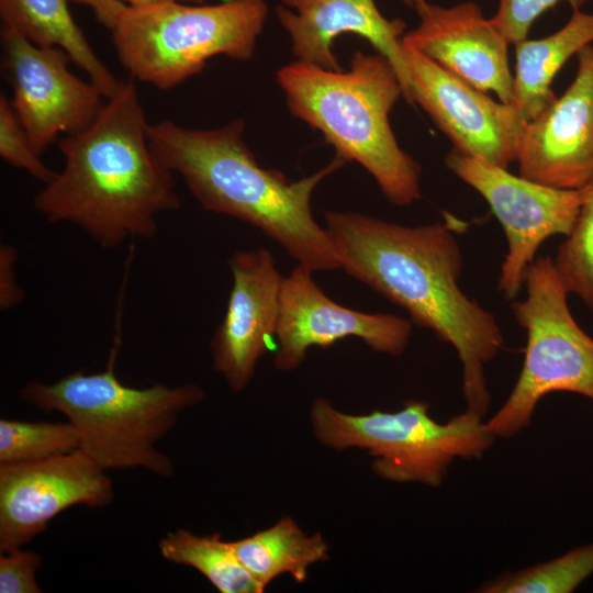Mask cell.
Returning <instances> with one entry per match:
<instances>
[{
    "instance_id": "31",
    "label": "cell",
    "mask_w": 593,
    "mask_h": 593,
    "mask_svg": "<svg viewBox=\"0 0 593 593\" xmlns=\"http://www.w3.org/2000/svg\"><path fill=\"white\" fill-rule=\"evenodd\" d=\"M406 5L412 7L416 9L421 4H423L426 0H402Z\"/></svg>"
},
{
    "instance_id": "9",
    "label": "cell",
    "mask_w": 593,
    "mask_h": 593,
    "mask_svg": "<svg viewBox=\"0 0 593 593\" xmlns=\"http://www.w3.org/2000/svg\"><path fill=\"white\" fill-rule=\"evenodd\" d=\"M445 164L482 195L502 225L507 250L497 288L506 299H515L540 245L551 236L571 232L585 199V187L542 184L455 148L447 154Z\"/></svg>"
},
{
    "instance_id": "27",
    "label": "cell",
    "mask_w": 593,
    "mask_h": 593,
    "mask_svg": "<svg viewBox=\"0 0 593 593\" xmlns=\"http://www.w3.org/2000/svg\"><path fill=\"white\" fill-rule=\"evenodd\" d=\"M42 564L38 553L15 549L0 556V593H40L35 579Z\"/></svg>"
},
{
    "instance_id": "2",
    "label": "cell",
    "mask_w": 593,
    "mask_h": 593,
    "mask_svg": "<svg viewBox=\"0 0 593 593\" xmlns=\"http://www.w3.org/2000/svg\"><path fill=\"white\" fill-rule=\"evenodd\" d=\"M133 78L121 80L85 131L58 142L63 169L33 200L51 223H71L104 248L152 238L180 199L174 172L153 153Z\"/></svg>"
},
{
    "instance_id": "25",
    "label": "cell",
    "mask_w": 593,
    "mask_h": 593,
    "mask_svg": "<svg viewBox=\"0 0 593 593\" xmlns=\"http://www.w3.org/2000/svg\"><path fill=\"white\" fill-rule=\"evenodd\" d=\"M0 156L9 165L23 169L44 184L55 176L33 149L29 136L9 98L0 94Z\"/></svg>"
},
{
    "instance_id": "21",
    "label": "cell",
    "mask_w": 593,
    "mask_h": 593,
    "mask_svg": "<svg viewBox=\"0 0 593 593\" xmlns=\"http://www.w3.org/2000/svg\"><path fill=\"white\" fill-rule=\"evenodd\" d=\"M164 559L191 567L222 593L264 592L220 534L195 535L187 529L168 533L158 544Z\"/></svg>"
},
{
    "instance_id": "11",
    "label": "cell",
    "mask_w": 593,
    "mask_h": 593,
    "mask_svg": "<svg viewBox=\"0 0 593 593\" xmlns=\"http://www.w3.org/2000/svg\"><path fill=\"white\" fill-rule=\"evenodd\" d=\"M410 103H417L458 152L507 168L526 126L515 110L402 43Z\"/></svg>"
},
{
    "instance_id": "12",
    "label": "cell",
    "mask_w": 593,
    "mask_h": 593,
    "mask_svg": "<svg viewBox=\"0 0 593 593\" xmlns=\"http://www.w3.org/2000/svg\"><path fill=\"white\" fill-rule=\"evenodd\" d=\"M81 449L0 465V552L22 548L74 505L103 507L112 482Z\"/></svg>"
},
{
    "instance_id": "18",
    "label": "cell",
    "mask_w": 593,
    "mask_h": 593,
    "mask_svg": "<svg viewBox=\"0 0 593 593\" xmlns=\"http://www.w3.org/2000/svg\"><path fill=\"white\" fill-rule=\"evenodd\" d=\"M593 42V13L574 10L569 21L553 34L523 40L515 46V72L511 107L530 122L556 100L551 83L566 61Z\"/></svg>"
},
{
    "instance_id": "23",
    "label": "cell",
    "mask_w": 593,
    "mask_h": 593,
    "mask_svg": "<svg viewBox=\"0 0 593 593\" xmlns=\"http://www.w3.org/2000/svg\"><path fill=\"white\" fill-rule=\"evenodd\" d=\"M80 447V435L67 423L0 419V465L68 454Z\"/></svg>"
},
{
    "instance_id": "8",
    "label": "cell",
    "mask_w": 593,
    "mask_h": 593,
    "mask_svg": "<svg viewBox=\"0 0 593 593\" xmlns=\"http://www.w3.org/2000/svg\"><path fill=\"white\" fill-rule=\"evenodd\" d=\"M526 298L512 304L526 332L525 358L503 405L485 421L496 438H510L532 422L539 401L552 392H571L593 402V338L574 320L568 292L552 259L537 257L527 268Z\"/></svg>"
},
{
    "instance_id": "13",
    "label": "cell",
    "mask_w": 593,
    "mask_h": 593,
    "mask_svg": "<svg viewBox=\"0 0 593 593\" xmlns=\"http://www.w3.org/2000/svg\"><path fill=\"white\" fill-rule=\"evenodd\" d=\"M310 268L298 264L283 277L273 365L281 371L298 368L312 346L328 347L353 336L370 349L402 355L412 335V322L389 313H366L329 299Z\"/></svg>"
},
{
    "instance_id": "1",
    "label": "cell",
    "mask_w": 593,
    "mask_h": 593,
    "mask_svg": "<svg viewBox=\"0 0 593 593\" xmlns=\"http://www.w3.org/2000/svg\"><path fill=\"white\" fill-rule=\"evenodd\" d=\"M324 220L342 269L454 347L466 410L485 416L491 404L485 367L503 349L504 336L494 315L460 289L463 258L454 219L406 226L327 211Z\"/></svg>"
},
{
    "instance_id": "17",
    "label": "cell",
    "mask_w": 593,
    "mask_h": 593,
    "mask_svg": "<svg viewBox=\"0 0 593 593\" xmlns=\"http://www.w3.org/2000/svg\"><path fill=\"white\" fill-rule=\"evenodd\" d=\"M276 15L291 40L298 61L342 70L333 53L335 40L355 34L368 41L396 71L410 102V76L402 54L406 24L388 20L374 0H281Z\"/></svg>"
},
{
    "instance_id": "7",
    "label": "cell",
    "mask_w": 593,
    "mask_h": 593,
    "mask_svg": "<svg viewBox=\"0 0 593 593\" xmlns=\"http://www.w3.org/2000/svg\"><path fill=\"white\" fill-rule=\"evenodd\" d=\"M428 409L423 401L410 400L396 412L355 415L317 398L311 405L310 421L314 436L325 447L368 451L376 475L438 488L457 459L482 458L496 437L475 412L465 410L439 423Z\"/></svg>"
},
{
    "instance_id": "29",
    "label": "cell",
    "mask_w": 593,
    "mask_h": 593,
    "mask_svg": "<svg viewBox=\"0 0 593 593\" xmlns=\"http://www.w3.org/2000/svg\"><path fill=\"white\" fill-rule=\"evenodd\" d=\"M92 10L97 20L112 31L127 4L122 0H71Z\"/></svg>"
},
{
    "instance_id": "14",
    "label": "cell",
    "mask_w": 593,
    "mask_h": 593,
    "mask_svg": "<svg viewBox=\"0 0 593 593\" xmlns=\"http://www.w3.org/2000/svg\"><path fill=\"white\" fill-rule=\"evenodd\" d=\"M577 59L568 89L526 123L515 158L522 177L561 189L593 180V46H584Z\"/></svg>"
},
{
    "instance_id": "22",
    "label": "cell",
    "mask_w": 593,
    "mask_h": 593,
    "mask_svg": "<svg viewBox=\"0 0 593 593\" xmlns=\"http://www.w3.org/2000/svg\"><path fill=\"white\" fill-rule=\"evenodd\" d=\"M593 574V542L551 560L503 572L478 588L480 593H572Z\"/></svg>"
},
{
    "instance_id": "26",
    "label": "cell",
    "mask_w": 593,
    "mask_h": 593,
    "mask_svg": "<svg viewBox=\"0 0 593 593\" xmlns=\"http://www.w3.org/2000/svg\"><path fill=\"white\" fill-rule=\"evenodd\" d=\"M568 2L572 10H581L589 0H499L497 10L491 19L510 44L527 38L533 23L559 2Z\"/></svg>"
},
{
    "instance_id": "3",
    "label": "cell",
    "mask_w": 593,
    "mask_h": 593,
    "mask_svg": "<svg viewBox=\"0 0 593 593\" xmlns=\"http://www.w3.org/2000/svg\"><path fill=\"white\" fill-rule=\"evenodd\" d=\"M244 131L243 119L210 130L166 120L149 124L147 137L158 160L182 178L204 210L255 226L312 271L339 269L329 235L313 216L311 199L315 188L348 161L335 155L322 169L291 181L258 164Z\"/></svg>"
},
{
    "instance_id": "6",
    "label": "cell",
    "mask_w": 593,
    "mask_h": 593,
    "mask_svg": "<svg viewBox=\"0 0 593 593\" xmlns=\"http://www.w3.org/2000/svg\"><path fill=\"white\" fill-rule=\"evenodd\" d=\"M267 15L265 0L127 5L111 31L112 42L131 78L169 90L213 57L250 59Z\"/></svg>"
},
{
    "instance_id": "4",
    "label": "cell",
    "mask_w": 593,
    "mask_h": 593,
    "mask_svg": "<svg viewBox=\"0 0 593 593\" xmlns=\"http://www.w3.org/2000/svg\"><path fill=\"white\" fill-rule=\"evenodd\" d=\"M277 82L290 112L321 132L336 155L361 165L391 203L406 206L422 198L421 166L390 125L404 91L384 56L356 51L347 71L296 60L278 70Z\"/></svg>"
},
{
    "instance_id": "30",
    "label": "cell",
    "mask_w": 593,
    "mask_h": 593,
    "mask_svg": "<svg viewBox=\"0 0 593 593\" xmlns=\"http://www.w3.org/2000/svg\"><path fill=\"white\" fill-rule=\"evenodd\" d=\"M130 7H142L165 2L203 3L204 0H123Z\"/></svg>"
},
{
    "instance_id": "20",
    "label": "cell",
    "mask_w": 593,
    "mask_h": 593,
    "mask_svg": "<svg viewBox=\"0 0 593 593\" xmlns=\"http://www.w3.org/2000/svg\"><path fill=\"white\" fill-rule=\"evenodd\" d=\"M232 544L262 591L283 573L302 583L312 564L328 560V546L322 535L304 533L291 517H282L271 527Z\"/></svg>"
},
{
    "instance_id": "10",
    "label": "cell",
    "mask_w": 593,
    "mask_h": 593,
    "mask_svg": "<svg viewBox=\"0 0 593 593\" xmlns=\"http://www.w3.org/2000/svg\"><path fill=\"white\" fill-rule=\"evenodd\" d=\"M1 45L10 103L40 156L59 134H78L93 123L104 97L69 70L65 51L37 46L4 26Z\"/></svg>"
},
{
    "instance_id": "28",
    "label": "cell",
    "mask_w": 593,
    "mask_h": 593,
    "mask_svg": "<svg viewBox=\"0 0 593 593\" xmlns=\"http://www.w3.org/2000/svg\"><path fill=\"white\" fill-rule=\"evenodd\" d=\"M18 250L9 244L0 246V309L8 311L24 299V291L16 283Z\"/></svg>"
},
{
    "instance_id": "19",
    "label": "cell",
    "mask_w": 593,
    "mask_h": 593,
    "mask_svg": "<svg viewBox=\"0 0 593 593\" xmlns=\"http://www.w3.org/2000/svg\"><path fill=\"white\" fill-rule=\"evenodd\" d=\"M71 0H0L2 26L8 27L37 46L58 47L83 70L110 99L120 81L102 63L74 20L68 2Z\"/></svg>"
},
{
    "instance_id": "15",
    "label": "cell",
    "mask_w": 593,
    "mask_h": 593,
    "mask_svg": "<svg viewBox=\"0 0 593 593\" xmlns=\"http://www.w3.org/2000/svg\"><path fill=\"white\" fill-rule=\"evenodd\" d=\"M228 264L233 284L225 315L210 346L213 369L238 393L272 345L283 277L265 248L237 251Z\"/></svg>"
},
{
    "instance_id": "24",
    "label": "cell",
    "mask_w": 593,
    "mask_h": 593,
    "mask_svg": "<svg viewBox=\"0 0 593 593\" xmlns=\"http://www.w3.org/2000/svg\"><path fill=\"white\" fill-rule=\"evenodd\" d=\"M585 190L577 221L552 262L566 291L580 296L593 312V180Z\"/></svg>"
},
{
    "instance_id": "5",
    "label": "cell",
    "mask_w": 593,
    "mask_h": 593,
    "mask_svg": "<svg viewBox=\"0 0 593 593\" xmlns=\"http://www.w3.org/2000/svg\"><path fill=\"white\" fill-rule=\"evenodd\" d=\"M115 354L114 347L102 372L80 369L54 383L31 381L21 388L20 398L38 410L63 414L80 435L79 449L102 469L143 468L172 477V460L156 445L179 413L205 394L192 383L126 385L114 373Z\"/></svg>"
},
{
    "instance_id": "16",
    "label": "cell",
    "mask_w": 593,
    "mask_h": 593,
    "mask_svg": "<svg viewBox=\"0 0 593 593\" xmlns=\"http://www.w3.org/2000/svg\"><path fill=\"white\" fill-rule=\"evenodd\" d=\"M415 10L419 24L403 35L402 43L511 105L510 43L478 4L466 1L445 8L425 1Z\"/></svg>"
}]
</instances>
